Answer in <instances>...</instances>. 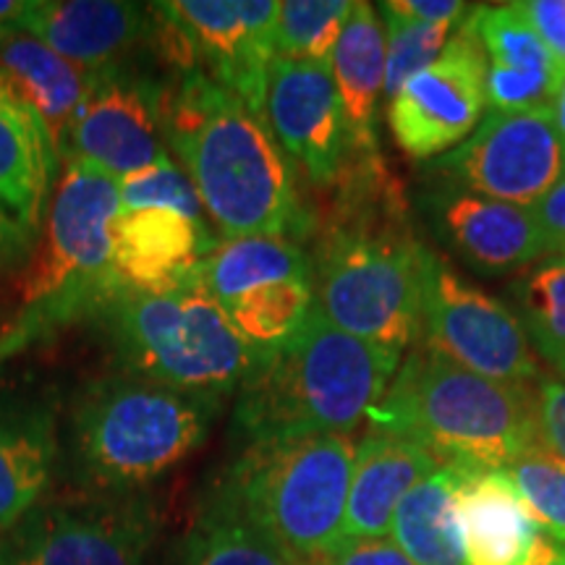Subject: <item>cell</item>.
Masks as SVG:
<instances>
[{"mask_svg":"<svg viewBox=\"0 0 565 565\" xmlns=\"http://www.w3.org/2000/svg\"><path fill=\"white\" fill-rule=\"evenodd\" d=\"M508 294L532 349L565 374V254H550L524 267Z\"/></svg>","mask_w":565,"mask_h":565,"instance_id":"obj_28","label":"cell"},{"mask_svg":"<svg viewBox=\"0 0 565 565\" xmlns=\"http://www.w3.org/2000/svg\"><path fill=\"white\" fill-rule=\"evenodd\" d=\"M121 210L113 175L66 160L47 204L40 252L19 280L21 312L0 335V362L61 324L103 315L129 291L113 270V223Z\"/></svg>","mask_w":565,"mask_h":565,"instance_id":"obj_5","label":"cell"},{"mask_svg":"<svg viewBox=\"0 0 565 565\" xmlns=\"http://www.w3.org/2000/svg\"><path fill=\"white\" fill-rule=\"evenodd\" d=\"M456 513L469 565H521L540 534L505 471H466Z\"/></svg>","mask_w":565,"mask_h":565,"instance_id":"obj_22","label":"cell"},{"mask_svg":"<svg viewBox=\"0 0 565 565\" xmlns=\"http://www.w3.org/2000/svg\"><path fill=\"white\" fill-rule=\"evenodd\" d=\"M503 471L534 515L536 526L565 545V463L536 443L515 456Z\"/></svg>","mask_w":565,"mask_h":565,"instance_id":"obj_32","label":"cell"},{"mask_svg":"<svg viewBox=\"0 0 565 565\" xmlns=\"http://www.w3.org/2000/svg\"><path fill=\"white\" fill-rule=\"evenodd\" d=\"M351 0H282L273 30L275 58L330 66Z\"/></svg>","mask_w":565,"mask_h":565,"instance_id":"obj_31","label":"cell"},{"mask_svg":"<svg viewBox=\"0 0 565 565\" xmlns=\"http://www.w3.org/2000/svg\"><path fill=\"white\" fill-rule=\"evenodd\" d=\"M341 200L309 257L315 307L359 341L404 351L422 335L437 254L416 236L408 202L380 154L351 158Z\"/></svg>","mask_w":565,"mask_h":565,"instance_id":"obj_1","label":"cell"},{"mask_svg":"<svg viewBox=\"0 0 565 565\" xmlns=\"http://www.w3.org/2000/svg\"><path fill=\"white\" fill-rule=\"evenodd\" d=\"M215 246L207 225L166 207L121 210L113 223V270L129 291H166Z\"/></svg>","mask_w":565,"mask_h":565,"instance_id":"obj_18","label":"cell"},{"mask_svg":"<svg viewBox=\"0 0 565 565\" xmlns=\"http://www.w3.org/2000/svg\"><path fill=\"white\" fill-rule=\"evenodd\" d=\"M103 320L134 377L221 401L238 393L267 351L238 333L194 273L166 291H124Z\"/></svg>","mask_w":565,"mask_h":565,"instance_id":"obj_7","label":"cell"},{"mask_svg":"<svg viewBox=\"0 0 565 565\" xmlns=\"http://www.w3.org/2000/svg\"><path fill=\"white\" fill-rule=\"evenodd\" d=\"M309 254L286 236H233L215 242L194 267V278L223 307L254 288L282 280H309Z\"/></svg>","mask_w":565,"mask_h":565,"instance_id":"obj_27","label":"cell"},{"mask_svg":"<svg viewBox=\"0 0 565 565\" xmlns=\"http://www.w3.org/2000/svg\"><path fill=\"white\" fill-rule=\"evenodd\" d=\"M435 186L534 207L565 181V141L555 129L553 108L490 110L469 139L433 160Z\"/></svg>","mask_w":565,"mask_h":565,"instance_id":"obj_10","label":"cell"},{"mask_svg":"<svg viewBox=\"0 0 565 565\" xmlns=\"http://www.w3.org/2000/svg\"><path fill=\"white\" fill-rule=\"evenodd\" d=\"M0 82L47 126L61 154L92 71L66 61L34 34L11 30L0 38Z\"/></svg>","mask_w":565,"mask_h":565,"instance_id":"obj_23","label":"cell"},{"mask_svg":"<svg viewBox=\"0 0 565 565\" xmlns=\"http://www.w3.org/2000/svg\"><path fill=\"white\" fill-rule=\"evenodd\" d=\"M536 429L540 445L565 463V383L542 377L536 385Z\"/></svg>","mask_w":565,"mask_h":565,"instance_id":"obj_35","label":"cell"},{"mask_svg":"<svg viewBox=\"0 0 565 565\" xmlns=\"http://www.w3.org/2000/svg\"><path fill=\"white\" fill-rule=\"evenodd\" d=\"M487 53L475 11L450 34L433 66L387 103V126L408 158L433 160L471 137L487 108Z\"/></svg>","mask_w":565,"mask_h":565,"instance_id":"obj_12","label":"cell"},{"mask_svg":"<svg viewBox=\"0 0 565 565\" xmlns=\"http://www.w3.org/2000/svg\"><path fill=\"white\" fill-rule=\"evenodd\" d=\"M315 307V296L309 280L267 282L244 294L225 312L246 341L257 349H275L286 343L296 330L307 322Z\"/></svg>","mask_w":565,"mask_h":565,"instance_id":"obj_30","label":"cell"},{"mask_svg":"<svg viewBox=\"0 0 565 565\" xmlns=\"http://www.w3.org/2000/svg\"><path fill=\"white\" fill-rule=\"evenodd\" d=\"M0 565H6V563H0Z\"/></svg>","mask_w":565,"mask_h":565,"instance_id":"obj_44","label":"cell"},{"mask_svg":"<svg viewBox=\"0 0 565 565\" xmlns=\"http://www.w3.org/2000/svg\"><path fill=\"white\" fill-rule=\"evenodd\" d=\"M168 89L121 66L92 71L87 95L76 110L61 158L82 160L113 179L145 171L168 158Z\"/></svg>","mask_w":565,"mask_h":565,"instance_id":"obj_13","label":"cell"},{"mask_svg":"<svg viewBox=\"0 0 565 565\" xmlns=\"http://www.w3.org/2000/svg\"><path fill=\"white\" fill-rule=\"evenodd\" d=\"M265 118L291 166L315 186L333 189L351 160V139L330 66L273 58Z\"/></svg>","mask_w":565,"mask_h":565,"instance_id":"obj_15","label":"cell"},{"mask_svg":"<svg viewBox=\"0 0 565 565\" xmlns=\"http://www.w3.org/2000/svg\"><path fill=\"white\" fill-rule=\"evenodd\" d=\"M30 3L32 0H0V38L6 32L19 30L26 11H30Z\"/></svg>","mask_w":565,"mask_h":565,"instance_id":"obj_42","label":"cell"},{"mask_svg":"<svg viewBox=\"0 0 565 565\" xmlns=\"http://www.w3.org/2000/svg\"><path fill=\"white\" fill-rule=\"evenodd\" d=\"M521 565H565V545L555 542L553 536H547L540 529V534H536L532 545V553H529V557Z\"/></svg>","mask_w":565,"mask_h":565,"instance_id":"obj_41","label":"cell"},{"mask_svg":"<svg viewBox=\"0 0 565 565\" xmlns=\"http://www.w3.org/2000/svg\"><path fill=\"white\" fill-rule=\"evenodd\" d=\"M55 448L45 412L0 408V532L24 521L51 487Z\"/></svg>","mask_w":565,"mask_h":565,"instance_id":"obj_26","label":"cell"},{"mask_svg":"<svg viewBox=\"0 0 565 565\" xmlns=\"http://www.w3.org/2000/svg\"><path fill=\"white\" fill-rule=\"evenodd\" d=\"M427 207L450 249L477 273H521L550 257L532 207L487 200L456 186H435Z\"/></svg>","mask_w":565,"mask_h":565,"instance_id":"obj_16","label":"cell"},{"mask_svg":"<svg viewBox=\"0 0 565 565\" xmlns=\"http://www.w3.org/2000/svg\"><path fill=\"white\" fill-rule=\"evenodd\" d=\"M181 565H299L257 529L210 505L181 545Z\"/></svg>","mask_w":565,"mask_h":565,"instance_id":"obj_29","label":"cell"},{"mask_svg":"<svg viewBox=\"0 0 565 565\" xmlns=\"http://www.w3.org/2000/svg\"><path fill=\"white\" fill-rule=\"evenodd\" d=\"M513 9L529 21V26L565 68V0H526L513 3Z\"/></svg>","mask_w":565,"mask_h":565,"instance_id":"obj_36","label":"cell"},{"mask_svg":"<svg viewBox=\"0 0 565 565\" xmlns=\"http://www.w3.org/2000/svg\"><path fill=\"white\" fill-rule=\"evenodd\" d=\"M550 254H565V181L532 207Z\"/></svg>","mask_w":565,"mask_h":565,"instance_id":"obj_39","label":"cell"},{"mask_svg":"<svg viewBox=\"0 0 565 565\" xmlns=\"http://www.w3.org/2000/svg\"><path fill=\"white\" fill-rule=\"evenodd\" d=\"M353 456L351 435L246 445L210 505L246 521L299 565H320L341 542Z\"/></svg>","mask_w":565,"mask_h":565,"instance_id":"obj_6","label":"cell"},{"mask_svg":"<svg viewBox=\"0 0 565 565\" xmlns=\"http://www.w3.org/2000/svg\"><path fill=\"white\" fill-rule=\"evenodd\" d=\"M422 338V345L487 380L511 385L542 380L536 353L513 309L466 282L440 257L424 294Z\"/></svg>","mask_w":565,"mask_h":565,"instance_id":"obj_11","label":"cell"},{"mask_svg":"<svg viewBox=\"0 0 565 565\" xmlns=\"http://www.w3.org/2000/svg\"><path fill=\"white\" fill-rule=\"evenodd\" d=\"M221 406L134 374L97 380L74 406V456L92 484L139 490L200 448Z\"/></svg>","mask_w":565,"mask_h":565,"instance_id":"obj_8","label":"cell"},{"mask_svg":"<svg viewBox=\"0 0 565 565\" xmlns=\"http://www.w3.org/2000/svg\"><path fill=\"white\" fill-rule=\"evenodd\" d=\"M152 34L179 76L202 74L265 116L278 0L150 3Z\"/></svg>","mask_w":565,"mask_h":565,"instance_id":"obj_9","label":"cell"},{"mask_svg":"<svg viewBox=\"0 0 565 565\" xmlns=\"http://www.w3.org/2000/svg\"><path fill=\"white\" fill-rule=\"evenodd\" d=\"M154 532L145 500L61 503L30 519L6 565H145Z\"/></svg>","mask_w":565,"mask_h":565,"instance_id":"obj_14","label":"cell"},{"mask_svg":"<svg viewBox=\"0 0 565 565\" xmlns=\"http://www.w3.org/2000/svg\"><path fill=\"white\" fill-rule=\"evenodd\" d=\"M320 565H414L393 540H343Z\"/></svg>","mask_w":565,"mask_h":565,"instance_id":"obj_37","label":"cell"},{"mask_svg":"<svg viewBox=\"0 0 565 565\" xmlns=\"http://www.w3.org/2000/svg\"><path fill=\"white\" fill-rule=\"evenodd\" d=\"M166 141L223 238L307 236L291 160L242 97L202 74L179 76L166 97Z\"/></svg>","mask_w":565,"mask_h":565,"instance_id":"obj_2","label":"cell"},{"mask_svg":"<svg viewBox=\"0 0 565 565\" xmlns=\"http://www.w3.org/2000/svg\"><path fill=\"white\" fill-rule=\"evenodd\" d=\"M475 21L487 53L484 95L490 110H526L553 103L565 68L513 3L477 6Z\"/></svg>","mask_w":565,"mask_h":565,"instance_id":"obj_19","label":"cell"},{"mask_svg":"<svg viewBox=\"0 0 565 565\" xmlns=\"http://www.w3.org/2000/svg\"><path fill=\"white\" fill-rule=\"evenodd\" d=\"M118 194H121L124 210L166 207L181 212L189 221L207 225V212L202 207V200L196 194L192 179H189L186 171L179 166V160H173L171 154L145 168V171L118 179Z\"/></svg>","mask_w":565,"mask_h":565,"instance_id":"obj_34","label":"cell"},{"mask_svg":"<svg viewBox=\"0 0 565 565\" xmlns=\"http://www.w3.org/2000/svg\"><path fill=\"white\" fill-rule=\"evenodd\" d=\"M443 461L406 437L370 433L356 445L343 540H383L391 534L395 508L416 484L433 477Z\"/></svg>","mask_w":565,"mask_h":565,"instance_id":"obj_20","label":"cell"},{"mask_svg":"<svg viewBox=\"0 0 565 565\" xmlns=\"http://www.w3.org/2000/svg\"><path fill=\"white\" fill-rule=\"evenodd\" d=\"M380 11L435 26H458L469 13L466 3H458V0H387L380 6Z\"/></svg>","mask_w":565,"mask_h":565,"instance_id":"obj_38","label":"cell"},{"mask_svg":"<svg viewBox=\"0 0 565 565\" xmlns=\"http://www.w3.org/2000/svg\"><path fill=\"white\" fill-rule=\"evenodd\" d=\"M466 471L471 469L443 463L395 508L387 536L414 565H469L456 513V492Z\"/></svg>","mask_w":565,"mask_h":565,"instance_id":"obj_25","label":"cell"},{"mask_svg":"<svg viewBox=\"0 0 565 565\" xmlns=\"http://www.w3.org/2000/svg\"><path fill=\"white\" fill-rule=\"evenodd\" d=\"M550 108H553V121H555V129L561 134V139L565 141V76L561 82V87H557L553 103H550Z\"/></svg>","mask_w":565,"mask_h":565,"instance_id":"obj_43","label":"cell"},{"mask_svg":"<svg viewBox=\"0 0 565 565\" xmlns=\"http://www.w3.org/2000/svg\"><path fill=\"white\" fill-rule=\"evenodd\" d=\"M401 353L359 341L312 307L286 343L267 349L236 395L246 445L349 435L383 398Z\"/></svg>","mask_w":565,"mask_h":565,"instance_id":"obj_3","label":"cell"},{"mask_svg":"<svg viewBox=\"0 0 565 565\" xmlns=\"http://www.w3.org/2000/svg\"><path fill=\"white\" fill-rule=\"evenodd\" d=\"M366 419L372 433L477 471H503L540 443L536 387L487 380L427 345H414Z\"/></svg>","mask_w":565,"mask_h":565,"instance_id":"obj_4","label":"cell"},{"mask_svg":"<svg viewBox=\"0 0 565 565\" xmlns=\"http://www.w3.org/2000/svg\"><path fill=\"white\" fill-rule=\"evenodd\" d=\"M330 74L349 126L351 154H380L374 121L385 87V24L366 0H356L351 6L341 40L330 58Z\"/></svg>","mask_w":565,"mask_h":565,"instance_id":"obj_24","label":"cell"},{"mask_svg":"<svg viewBox=\"0 0 565 565\" xmlns=\"http://www.w3.org/2000/svg\"><path fill=\"white\" fill-rule=\"evenodd\" d=\"M19 30L84 71L116 66L152 32L150 6L124 0H32Z\"/></svg>","mask_w":565,"mask_h":565,"instance_id":"obj_17","label":"cell"},{"mask_svg":"<svg viewBox=\"0 0 565 565\" xmlns=\"http://www.w3.org/2000/svg\"><path fill=\"white\" fill-rule=\"evenodd\" d=\"M32 233L0 207V270L24 263L32 252Z\"/></svg>","mask_w":565,"mask_h":565,"instance_id":"obj_40","label":"cell"},{"mask_svg":"<svg viewBox=\"0 0 565 565\" xmlns=\"http://www.w3.org/2000/svg\"><path fill=\"white\" fill-rule=\"evenodd\" d=\"M385 24V87L383 95L391 103L398 97V92L429 68L440 58V53L448 45L450 34L456 26H435L419 24V21H406L393 17V13L380 11Z\"/></svg>","mask_w":565,"mask_h":565,"instance_id":"obj_33","label":"cell"},{"mask_svg":"<svg viewBox=\"0 0 565 565\" xmlns=\"http://www.w3.org/2000/svg\"><path fill=\"white\" fill-rule=\"evenodd\" d=\"M58 168L47 126L0 82V207L32 236L45 223Z\"/></svg>","mask_w":565,"mask_h":565,"instance_id":"obj_21","label":"cell"}]
</instances>
